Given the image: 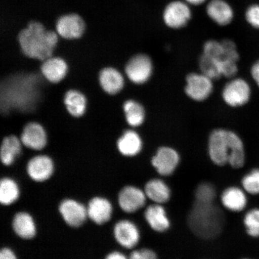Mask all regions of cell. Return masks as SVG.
Instances as JSON below:
<instances>
[{"label": "cell", "instance_id": "277c9868", "mask_svg": "<svg viewBox=\"0 0 259 259\" xmlns=\"http://www.w3.org/2000/svg\"><path fill=\"white\" fill-rule=\"evenodd\" d=\"M226 218L221 208L213 203L194 202L187 215L190 231L197 237L210 240L221 234Z\"/></svg>", "mask_w": 259, "mask_h": 259}, {"label": "cell", "instance_id": "d4e9b609", "mask_svg": "<svg viewBox=\"0 0 259 259\" xmlns=\"http://www.w3.org/2000/svg\"><path fill=\"white\" fill-rule=\"evenodd\" d=\"M13 231L18 237L29 240L37 234V226L30 213L21 211L16 213L12 220Z\"/></svg>", "mask_w": 259, "mask_h": 259}, {"label": "cell", "instance_id": "7c38bea8", "mask_svg": "<svg viewBox=\"0 0 259 259\" xmlns=\"http://www.w3.org/2000/svg\"><path fill=\"white\" fill-rule=\"evenodd\" d=\"M58 210L64 222L71 228H79L89 219L87 206L75 199L63 200L58 206Z\"/></svg>", "mask_w": 259, "mask_h": 259}, {"label": "cell", "instance_id": "d6a6232c", "mask_svg": "<svg viewBox=\"0 0 259 259\" xmlns=\"http://www.w3.org/2000/svg\"><path fill=\"white\" fill-rule=\"evenodd\" d=\"M129 259H158L157 254L153 249L142 248L131 252Z\"/></svg>", "mask_w": 259, "mask_h": 259}, {"label": "cell", "instance_id": "5bb4252c", "mask_svg": "<svg viewBox=\"0 0 259 259\" xmlns=\"http://www.w3.org/2000/svg\"><path fill=\"white\" fill-rule=\"evenodd\" d=\"M26 170L29 177L37 183H44L53 177L55 163L53 158L47 154L32 157L28 161Z\"/></svg>", "mask_w": 259, "mask_h": 259}, {"label": "cell", "instance_id": "9a60e30c", "mask_svg": "<svg viewBox=\"0 0 259 259\" xmlns=\"http://www.w3.org/2000/svg\"><path fill=\"white\" fill-rule=\"evenodd\" d=\"M69 67L67 61L60 57H51L42 61L40 71L42 76L51 84H58L66 79Z\"/></svg>", "mask_w": 259, "mask_h": 259}, {"label": "cell", "instance_id": "2e32d148", "mask_svg": "<svg viewBox=\"0 0 259 259\" xmlns=\"http://www.w3.org/2000/svg\"><path fill=\"white\" fill-rule=\"evenodd\" d=\"M85 25L77 14L63 15L58 19L56 31L58 35L67 40L77 39L82 36Z\"/></svg>", "mask_w": 259, "mask_h": 259}, {"label": "cell", "instance_id": "9c48e42d", "mask_svg": "<svg viewBox=\"0 0 259 259\" xmlns=\"http://www.w3.org/2000/svg\"><path fill=\"white\" fill-rule=\"evenodd\" d=\"M213 89V80L202 72L191 73L186 77L185 93L194 101L203 102L208 99Z\"/></svg>", "mask_w": 259, "mask_h": 259}, {"label": "cell", "instance_id": "d6986e66", "mask_svg": "<svg viewBox=\"0 0 259 259\" xmlns=\"http://www.w3.org/2000/svg\"><path fill=\"white\" fill-rule=\"evenodd\" d=\"M87 208L89 219L96 225H105L112 219L113 205L111 202L105 197H93L90 200Z\"/></svg>", "mask_w": 259, "mask_h": 259}, {"label": "cell", "instance_id": "83f0119b", "mask_svg": "<svg viewBox=\"0 0 259 259\" xmlns=\"http://www.w3.org/2000/svg\"><path fill=\"white\" fill-rule=\"evenodd\" d=\"M20 193V188L15 180L9 177L2 178L0 182V203L2 205H12L19 199Z\"/></svg>", "mask_w": 259, "mask_h": 259}, {"label": "cell", "instance_id": "8992f818", "mask_svg": "<svg viewBox=\"0 0 259 259\" xmlns=\"http://www.w3.org/2000/svg\"><path fill=\"white\" fill-rule=\"evenodd\" d=\"M251 89L247 80L240 77H234L227 83L223 90L222 97L227 105L238 108L250 101Z\"/></svg>", "mask_w": 259, "mask_h": 259}, {"label": "cell", "instance_id": "cb8c5ba5", "mask_svg": "<svg viewBox=\"0 0 259 259\" xmlns=\"http://www.w3.org/2000/svg\"><path fill=\"white\" fill-rule=\"evenodd\" d=\"M144 190L148 199L154 203L164 205L171 199L170 188L160 178H152L148 180L145 184Z\"/></svg>", "mask_w": 259, "mask_h": 259}, {"label": "cell", "instance_id": "603a6c76", "mask_svg": "<svg viewBox=\"0 0 259 259\" xmlns=\"http://www.w3.org/2000/svg\"><path fill=\"white\" fill-rule=\"evenodd\" d=\"M65 108L74 118H80L85 114L88 107V99L81 91L70 89L65 93L63 97Z\"/></svg>", "mask_w": 259, "mask_h": 259}, {"label": "cell", "instance_id": "44dd1931", "mask_svg": "<svg viewBox=\"0 0 259 259\" xmlns=\"http://www.w3.org/2000/svg\"><path fill=\"white\" fill-rule=\"evenodd\" d=\"M116 148L121 155L125 157H134L141 153L143 141L138 132L128 129L116 141Z\"/></svg>", "mask_w": 259, "mask_h": 259}, {"label": "cell", "instance_id": "8d00e7d4", "mask_svg": "<svg viewBox=\"0 0 259 259\" xmlns=\"http://www.w3.org/2000/svg\"><path fill=\"white\" fill-rule=\"evenodd\" d=\"M207 0H185L188 4L193 6H200L205 3Z\"/></svg>", "mask_w": 259, "mask_h": 259}, {"label": "cell", "instance_id": "d590c367", "mask_svg": "<svg viewBox=\"0 0 259 259\" xmlns=\"http://www.w3.org/2000/svg\"><path fill=\"white\" fill-rule=\"evenodd\" d=\"M105 259H129V258L120 251H113L109 252Z\"/></svg>", "mask_w": 259, "mask_h": 259}, {"label": "cell", "instance_id": "8fae6325", "mask_svg": "<svg viewBox=\"0 0 259 259\" xmlns=\"http://www.w3.org/2000/svg\"><path fill=\"white\" fill-rule=\"evenodd\" d=\"M19 138L24 147L34 151L43 150L48 144L46 129L37 121L26 123Z\"/></svg>", "mask_w": 259, "mask_h": 259}, {"label": "cell", "instance_id": "7402d4cb", "mask_svg": "<svg viewBox=\"0 0 259 259\" xmlns=\"http://www.w3.org/2000/svg\"><path fill=\"white\" fill-rule=\"evenodd\" d=\"M206 12L208 17L221 27L231 24L234 18V9L225 0H210Z\"/></svg>", "mask_w": 259, "mask_h": 259}, {"label": "cell", "instance_id": "f546056e", "mask_svg": "<svg viewBox=\"0 0 259 259\" xmlns=\"http://www.w3.org/2000/svg\"><path fill=\"white\" fill-rule=\"evenodd\" d=\"M245 232L253 238H259V208L248 210L243 219Z\"/></svg>", "mask_w": 259, "mask_h": 259}, {"label": "cell", "instance_id": "ac0fdd59", "mask_svg": "<svg viewBox=\"0 0 259 259\" xmlns=\"http://www.w3.org/2000/svg\"><path fill=\"white\" fill-rule=\"evenodd\" d=\"M144 219L153 231L163 234L169 231L171 221L163 205L153 203L145 209Z\"/></svg>", "mask_w": 259, "mask_h": 259}, {"label": "cell", "instance_id": "5b68a950", "mask_svg": "<svg viewBox=\"0 0 259 259\" xmlns=\"http://www.w3.org/2000/svg\"><path fill=\"white\" fill-rule=\"evenodd\" d=\"M124 72L131 82L136 85L147 82L153 73V63L147 54H138L126 63Z\"/></svg>", "mask_w": 259, "mask_h": 259}, {"label": "cell", "instance_id": "e575fe53", "mask_svg": "<svg viewBox=\"0 0 259 259\" xmlns=\"http://www.w3.org/2000/svg\"><path fill=\"white\" fill-rule=\"evenodd\" d=\"M251 74L252 78L259 88V60L252 65L251 68Z\"/></svg>", "mask_w": 259, "mask_h": 259}, {"label": "cell", "instance_id": "4dcf8cb0", "mask_svg": "<svg viewBox=\"0 0 259 259\" xmlns=\"http://www.w3.org/2000/svg\"><path fill=\"white\" fill-rule=\"evenodd\" d=\"M241 185L247 194L256 196L259 194V169L255 168L242 177Z\"/></svg>", "mask_w": 259, "mask_h": 259}, {"label": "cell", "instance_id": "1f68e13d", "mask_svg": "<svg viewBox=\"0 0 259 259\" xmlns=\"http://www.w3.org/2000/svg\"><path fill=\"white\" fill-rule=\"evenodd\" d=\"M245 19L252 27L259 29V5H252L245 12Z\"/></svg>", "mask_w": 259, "mask_h": 259}, {"label": "cell", "instance_id": "3957f363", "mask_svg": "<svg viewBox=\"0 0 259 259\" xmlns=\"http://www.w3.org/2000/svg\"><path fill=\"white\" fill-rule=\"evenodd\" d=\"M22 53L41 62L53 56L58 41L57 32L46 30L40 22L31 21L18 35Z\"/></svg>", "mask_w": 259, "mask_h": 259}, {"label": "cell", "instance_id": "ffe728a7", "mask_svg": "<svg viewBox=\"0 0 259 259\" xmlns=\"http://www.w3.org/2000/svg\"><path fill=\"white\" fill-rule=\"evenodd\" d=\"M247 193L242 188L229 186L223 191L220 201L225 209L232 212H240L248 204Z\"/></svg>", "mask_w": 259, "mask_h": 259}, {"label": "cell", "instance_id": "4316f807", "mask_svg": "<svg viewBox=\"0 0 259 259\" xmlns=\"http://www.w3.org/2000/svg\"><path fill=\"white\" fill-rule=\"evenodd\" d=\"M126 122L133 128L140 127L145 120V110L143 105L137 100H126L122 105Z\"/></svg>", "mask_w": 259, "mask_h": 259}, {"label": "cell", "instance_id": "52a82bcc", "mask_svg": "<svg viewBox=\"0 0 259 259\" xmlns=\"http://www.w3.org/2000/svg\"><path fill=\"white\" fill-rule=\"evenodd\" d=\"M192 17L189 5L186 2L176 0L167 4L163 14L164 23L171 29L179 30L189 24Z\"/></svg>", "mask_w": 259, "mask_h": 259}, {"label": "cell", "instance_id": "ba28073f", "mask_svg": "<svg viewBox=\"0 0 259 259\" xmlns=\"http://www.w3.org/2000/svg\"><path fill=\"white\" fill-rule=\"evenodd\" d=\"M181 157L178 152L168 146H163L155 153L151 160L152 166L161 177L172 176L180 163Z\"/></svg>", "mask_w": 259, "mask_h": 259}, {"label": "cell", "instance_id": "484cf974", "mask_svg": "<svg viewBox=\"0 0 259 259\" xmlns=\"http://www.w3.org/2000/svg\"><path fill=\"white\" fill-rule=\"evenodd\" d=\"M22 142L15 135L6 136L3 139L0 150V158L4 166H10L15 163L22 153Z\"/></svg>", "mask_w": 259, "mask_h": 259}, {"label": "cell", "instance_id": "74e56055", "mask_svg": "<svg viewBox=\"0 0 259 259\" xmlns=\"http://www.w3.org/2000/svg\"><path fill=\"white\" fill-rule=\"evenodd\" d=\"M242 259H251V258H242Z\"/></svg>", "mask_w": 259, "mask_h": 259}, {"label": "cell", "instance_id": "7a4b0ae2", "mask_svg": "<svg viewBox=\"0 0 259 259\" xmlns=\"http://www.w3.org/2000/svg\"><path fill=\"white\" fill-rule=\"evenodd\" d=\"M210 160L216 166L229 164L234 169H241L245 163L244 142L235 132L218 128L209 135L208 145Z\"/></svg>", "mask_w": 259, "mask_h": 259}, {"label": "cell", "instance_id": "836d02e7", "mask_svg": "<svg viewBox=\"0 0 259 259\" xmlns=\"http://www.w3.org/2000/svg\"><path fill=\"white\" fill-rule=\"evenodd\" d=\"M0 259H18V257L11 248L4 247L0 251Z\"/></svg>", "mask_w": 259, "mask_h": 259}, {"label": "cell", "instance_id": "e0dca14e", "mask_svg": "<svg viewBox=\"0 0 259 259\" xmlns=\"http://www.w3.org/2000/svg\"><path fill=\"white\" fill-rule=\"evenodd\" d=\"M98 80L100 88L109 96L118 95L124 88V76L115 67L103 68L99 73Z\"/></svg>", "mask_w": 259, "mask_h": 259}, {"label": "cell", "instance_id": "6da1fadb", "mask_svg": "<svg viewBox=\"0 0 259 259\" xmlns=\"http://www.w3.org/2000/svg\"><path fill=\"white\" fill-rule=\"evenodd\" d=\"M239 54L235 42L228 38L209 40L203 45L199 64L200 71L213 80L233 78L238 72Z\"/></svg>", "mask_w": 259, "mask_h": 259}, {"label": "cell", "instance_id": "f1b7e54d", "mask_svg": "<svg viewBox=\"0 0 259 259\" xmlns=\"http://www.w3.org/2000/svg\"><path fill=\"white\" fill-rule=\"evenodd\" d=\"M194 202L213 203L217 197L216 188L211 183L202 182L196 187L194 193Z\"/></svg>", "mask_w": 259, "mask_h": 259}, {"label": "cell", "instance_id": "30bf717a", "mask_svg": "<svg viewBox=\"0 0 259 259\" xmlns=\"http://www.w3.org/2000/svg\"><path fill=\"white\" fill-rule=\"evenodd\" d=\"M113 234L115 241L122 247L134 249L140 242L141 233L137 224L132 220H119L113 226Z\"/></svg>", "mask_w": 259, "mask_h": 259}, {"label": "cell", "instance_id": "4fadbf2b", "mask_svg": "<svg viewBox=\"0 0 259 259\" xmlns=\"http://www.w3.org/2000/svg\"><path fill=\"white\" fill-rule=\"evenodd\" d=\"M148 198L144 190L128 185L119 191L118 203L123 212L134 213L144 208Z\"/></svg>", "mask_w": 259, "mask_h": 259}]
</instances>
